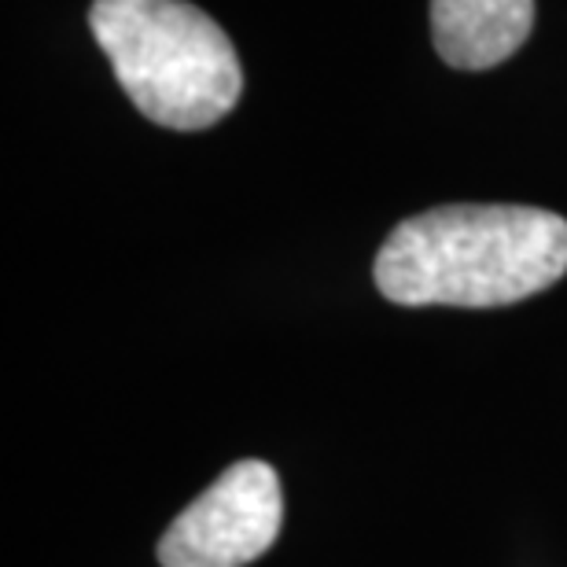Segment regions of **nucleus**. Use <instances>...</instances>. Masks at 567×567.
<instances>
[{
    "instance_id": "obj_1",
    "label": "nucleus",
    "mask_w": 567,
    "mask_h": 567,
    "mask_svg": "<svg viewBox=\"0 0 567 567\" xmlns=\"http://www.w3.org/2000/svg\"><path fill=\"white\" fill-rule=\"evenodd\" d=\"M567 274V221L542 207L457 203L405 218L377 255V288L399 306H508Z\"/></svg>"
},
{
    "instance_id": "obj_2",
    "label": "nucleus",
    "mask_w": 567,
    "mask_h": 567,
    "mask_svg": "<svg viewBox=\"0 0 567 567\" xmlns=\"http://www.w3.org/2000/svg\"><path fill=\"white\" fill-rule=\"evenodd\" d=\"M89 27L133 107L155 126L207 130L244 93L233 41L188 0H93Z\"/></svg>"
},
{
    "instance_id": "obj_3",
    "label": "nucleus",
    "mask_w": 567,
    "mask_h": 567,
    "mask_svg": "<svg viewBox=\"0 0 567 567\" xmlns=\"http://www.w3.org/2000/svg\"><path fill=\"white\" fill-rule=\"evenodd\" d=\"M280 524V475L266 461H236L166 527L158 560L163 567H244L274 546Z\"/></svg>"
},
{
    "instance_id": "obj_4",
    "label": "nucleus",
    "mask_w": 567,
    "mask_h": 567,
    "mask_svg": "<svg viewBox=\"0 0 567 567\" xmlns=\"http://www.w3.org/2000/svg\"><path fill=\"white\" fill-rule=\"evenodd\" d=\"M535 27V0H431V41L457 71H491L519 52Z\"/></svg>"
}]
</instances>
